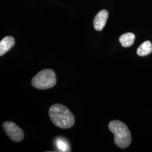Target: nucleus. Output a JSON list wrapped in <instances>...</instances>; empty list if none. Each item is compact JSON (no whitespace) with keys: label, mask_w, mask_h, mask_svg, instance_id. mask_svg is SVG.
<instances>
[{"label":"nucleus","mask_w":152,"mask_h":152,"mask_svg":"<svg viewBox=\"0 0 152 152\" xmlns=\"http://www.w3.org/2000/svg\"><path fill=\"white\" fill-rule=\"evenodd\" d=\"M50 118L56 127L69 129L75 123V116L70 110L60 104L52 105L49 110Z\"/></svg>","instance_id":"f257e3e1"},{"label":"nucleus","mask_w":152,"mask_h":152,"mask_svg":"<svg viewBox=\"0 0 152 152\" xmlns=\"http://www.w3.org/2000/svg\"><path fill=\"white\" fill-rule=\"evenodd\" d=\"M109 130L114 134L115 144L120 148H126L130 145L131 135L127 126L122 122L114 120L109 123Z\"/></svg>","instance_id":"f03ea898"},{"label":"nucleus","mask_w":152,"mask_h":152,"mask_svg":"<svg viewBox=\"0 0 152 152\" xmlns=\"http://www.w3.org/2000/svg\"><path fill=\"white\" fill-rule=\"evenodd\" d=\"M56 76L54 71L45 69L38 72L32 80V86L39 90H46L54 87L56 83Z\"/></svg>","instance_id":"7ed1b4c3"},{"label":"nucleus","mask_w":152,"mask_h":152,"mask_svg":"<svg viewBox=\"0 0 152 152\" xmlns=\"http://www.w3.org/2000/svg\"><path fill=\"white\" fill-rule=\"evenodd\" d=\"M3 129L6 134L14 142H20L24 138V134L22 129L11 121H6L3 124Z\"/></svg>","instance_id":"20e7f679"},{"label":"nucleus","mask_w":152,"mask_h":152,"mask_svg":"<svg viewBox=\"0 0 152 152\" xmlns=\"http://www.w3.org/2000/svg\"><path fill=\"white\" fill-rule=\"evenodd\" d=\"M108 12L106 10L99 11L94 20V27L97 31H101L103 29L108 18Z\"/></svg>","instance_id":"39448f33"},{"label":"nucleus","mask_w":152,"mask_h":152,"mask_svg":"<svg viewBox=\"0 0 152 152\" xmlns=\"http://www.w3.org/2000/svg\"><path fill=\"white\" fill-rule=\"evenodd\" d=\"M15 43V39L12 36H6L0 41V56L5 54L11 48H13Z\"/></svg>","instance_id":"423d86ee"},{"label":"nucleus","mask_w":152,"mask_h":152,"mask_svg":"<svg viewBox=\"0 0 152 152\" xmlns=\"http://www.w3.org/2000/svg\"><path fill=\"white\" fill-rule=\"evenodd\" d=\"M135 39V36L132 33H126L120 36L119 38L120 43L124 48H129L131 46Z\"/></svg>","instance_id":"0eeeda50"},{"label":"nucleus","mask_w":152,"mask_h":152,"mask_svg":"<svg viewBox=\"0 0 152 152\" xmlns=\"http://www.w3.org/2000/svg\"><path fill=\"white\" fill-rule=\"evenodd\" d=\"M152 52V44L149 41L143 42L137 50V54L140 56H145Z\"/></svg>","instance_id":"6e6552de"}]
</instances>
